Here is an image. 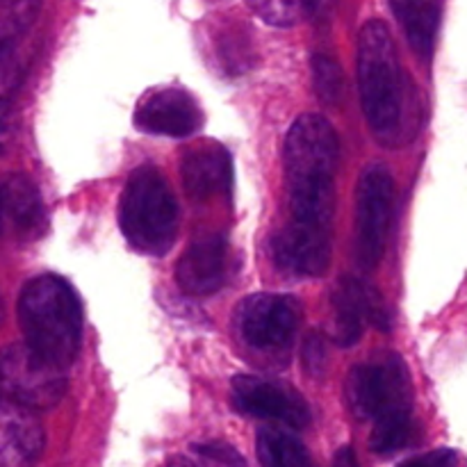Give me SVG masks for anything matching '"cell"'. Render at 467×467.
Returning <instances> with one entry per match:
<instances>
[{"label":"cell","instance_id":"20","mask_svg":"<svg viewBox=\"0 0 467 467\" xmlns=\"http://www.w3.org/2000/svg\"><path fill=\"white\" fill-rule=\"evenodd\" d=\"M313 82L319 99L327 103H336L342 94V68L336 59L328 55H315L313 57Z\"/></svg>","mask_w":467,"mask_h":467},{"label":"cell","instance_id":"7","mask_svg":"<svg viewBox=\"0 0 467 467\" xmlns=\"http://www.w3.org/2000/svg\"><path fill=\"white\" fill-rule=\"evenodd\" d=\"M3 386L7 400L32 410H48L67 392L64 368L50 363L32 347L9 345L3 356Z\"/></svg>","mask_w":467,"mask_h":467},{"label":"cell","instance_id":"2","mask_svg":"<svg viewBox=\"0 0 467 467\" xmlns=\"http://www.w3.org/2000/svg\"><path fill=\"white\" fill-rule=\"evenodd\" d=\"M285 176L296 222L328 226L336 203V178L340 141L322 114H304L285 140Z\"/></svg>","mask_w":467,"mask_h":467},{"label":"cell","instance_id":"4","mask_svg":"<svg viewBox=\"0 0 467 467\" xmlns=\"http://www.w3.org/2000/svg\"><path fill=\"white\" fill-rule=\"evenodd\" d=\"M178 203L171 187L155 167H140L123 187L119 226L135 251L164 255L178 235Z\"/></svg>","mask_w":467,"mask_h":467},{"label":"cell","instance_id":"17","mask_svg":"<svg viewBox=\"0 0 467 467\" xmlns=\"http://www.w3.org/2000/svg\"><path fill=\"white\" fill-rule=\"evenodd\" d=\"M397 21L404 26L406 39L420 57L429 59L436 44V30L441 26L438 0H390Z\"/></svg>","mask_w":467,"mask_h":467},{"label":"cell","instance_id":"6","mask_svg":"<svg viewBox=\"0 0 467 467\" xmlns=\"http://www.w3.org/2000/svg\"><path fill=\"white\" fill-rule=\"evenodd\" d=\"M392 176L383 164L365 169L356 192V260L358 267L368 272L383 258L392 217Z\"/></svg>","mask_w":467,"mask_h":467},{"label":"cell","instance_id":"10","mask_svg":"<svg viewBox=\"0 0 467 467\" xmlns=\"http://www.w3.org/2000/svg\"><path fill=\"white\" fill-rule=\"evenodd\" d=\"M328 226L296 222L283 228L272 240V255L276 265L296 276H322L331 260Z\"/></svg>","mask_w":467,"mask_h":467},{"label":"cell","instance_id":"16","mask_svg":"<svg viewBox=\"0 0 467 467\" xmlns=\"http://www.w3.org/2000/svg\"><path fill=\"white\" fill-rule=\"evenodd\" d=\"M185 190L194 199H205L217 192H228L233 182L231 158L223 149H208L192 153L181 167Z\"/></svg>","mask_w":467,"mask_h":467},{"label":"cell","instance_id":"22","mask_svg":"<svg viewBox=\"0 0 467 467\" xmlns=\"http://www.w3.org/2000/svg\"><path fill=\"white\" fill-rule=\"evenodd\" d=\"M194 451L203 459L213 461V463H226V465H237V463H244L240 454H237L233 447L228 445H219V442H210V445H196Z\"/></svg>","mask_w":467,"mask_h":467},{"label":"cell","instance_id":"15","mask_svg":"<svg viewBox=\"0 0 467 467\" xmlns=\"http://www.w3.org/2000/svg\"><path fill=\"white\" fill-rule=\"evenodd\" d=\"M5 213L14 231L26 240L41 237L48 228V214L39 190L23 173H9L5 178Z\"/></svg>","mask_w":467,"mask_h":467},{"label":"cell","instance_id":"23","mask_svg":"<svg viewBox=\"0 0 467 467\" xmlns=\"http://www.w3.org/2000/svg\"><path fill=\"white\" fill-rule=\"evenodd\" d=\"M304 363L313 374H319L324 368V345L317 336L308 337L304 349Z\"/></svg>","mask_w":467,"mask_h":467},{"label":"cell","instance_id":"25","mask_svg":"<svg viewBox=\"0 0 467 467\" xmlns=\"http://www.w3.org/2000/svg\"><path fill=\"white\" fill-rule=\"evenodd\" d=\"M333 0H301V7L308 14H324L331 7Z\"/></svg>","mask_w":467,"mask_h":467},{"label":"cell","instance_id":"18","mask_svg":"<svg viewBox=\"0 0 467 467\" xmlns=\"http://www.w3.org/2000/svg\"><path fill=\"white\" fill-rule=\"evenodd\" d=\"M258 459L263 465H308L310 456L304 442L290 431L281 429H263L258 433Z\"/></svg>","mask_w":467,"mask_h":467},{"label":"cell","instance_id":"9","mask_svg":"<svg viewBox=\"0 0 467 467\" xmlns=\"http://www.w3.org/2000/svg\"><path fill=\"white\" fill-rule=\"evenodd\" d=\"M233 401L235 409L249 418L269 420L295 431L310 422V410L299 392L263 377L242 374L233 379Z\"/></svg>","mask_w":467,"mask_h":467},{"label":"cell","instance_id":"21","mask_svg":"<svg viewBox=\"0 0 467 467\" xmlns=\"http://www.w3.org/2000/svg\"><path fill=\"white\" fill-rule=\"evenodd\" d=\"M249 3L265 21L274 23V26L295 23L296 12L301 7V0H249Z\"/></svg>","mask_w":467,"mask_h":467},{"label":"cell","instance_id":"3","mask_svg":"<svg viewBox=\"0 0 467 467\" xmlns=\"http://www.w3.org/2000/svg\"><path fill=\"white\" fill-rule=\"evenodd\" d=\"M23 342L59 368H71L80 354L82 308L64 278L44 274L23 285L16 304Z\"/></svg>","mask_w":467,"mask_h":467},{"label":"cell","instance_id":"12","mask_svg":"<svg viewBox=\"0 0 467 467\" xmlns=\"http://www.w3.org/2000/svg\"><path fill=\"white\" fill-rule=\"evenodd\" d=\"M226 269L228 242L219 233H213L192 242L178 263L176 281L185 295L208 296L223 285Z\"/></svg>","mask_w":467,"mask_h":467},{"label":"cell","instance_id":"1","mask_svg":"<svg viewBox=\"0 0 467 467\" xmlns=\"http://www.w3.org/2000/svg\"><path fill=\"white\" fill-rule=\"evenodd\" d=\"M358 87L365 119L386 146L409 141L410 80L397 57L395 41L383 21H369L358 39Z\"/></svg>","mask_w":467,"mask_h":467},{"label":"cell","instance_id":"13","mask_svg":"<svg viewBox=\"0 0 467 467\" xmlns=\"http://www.w3.org/2000/svg\"><path fill=\"white\" fill-rule=\"evenodd\" d=\"M336 337L342 347L358 342L365 322H374L379 328H390L386 306L377 292L360 278H342L336 292Z\"/></svg>","mask_w":467,"mask_h":467},{"label":"cell","instance_id":"19","mask_svg":"<svg viewBox=\"0 0 467 467\" xmlns=\"http://www.w3.org/2000/svg\"><path fill=\"white\" fill-rule=\"evenodd\" d=\"M415 436V427L410 415H392V418L374 422L372 438H369V450L374 454H392L397 450H404Z\"/></svg>","mask_w":467,"mask_h":467},{"label":"cell","instance_id":"24","mask_svg":"<svg viewBox=\"0 0 467 467\" xmlns=\"http://www.w3.org/2000/svg\"><path fill=\"white\" fill-rule=\"evenodd\" d=\"M409 463L413 465H451L456 463V454L450 450H442V451H433V454H424L418 456V459H410Z\"/></svg>","mask_w":467,"mask_h":467},{"label":"cell","instance_id":"11","mask_svg":"<svg viewBox=\"0 0 467 467\" xmlns=\"http://www.w3.org/2000/svg\"><path fill=\"white\" fill-rule=\"evenodd\" d=\"M135 123L140 130L150 132V135L182 140V137L194 135L203 126V114L187 91L171 87V89H160L146 96L137 108Z\"/></svg>","mask_w":467,"mask_h":467},{"label":"cell","instance_id":"5","mask_svg":"<svg viewBox=\"0 0 467 467\" xmlns=\"http://www.w3.org/2000/svg\"><path fill=\"white\" fill-rule=\"evenodd\" d=\"M345 395L351 413L358 420L372 422L392 415H410L413 404L409 369L395 354L351 369Z\"/></svg>","mask_w":467,"mask_h":467},{"label":"cell","instance_id":"8","mask_svg":"<svg viewBox=\"0 0 467 467\" xmlns=\"http://www.w3.org/2000/svg\"><path fill=\"white\" fill-rule=\"evenodd\" d=\"M244 342L260 351L287 349L301 322L299 301L287 295H251L235 315Z\"/></svg>","mask_w":467,"mask_h":467},{"label":"cell","instance_id":"14","mask_svg":"<svg viewBox=\"0 0 467 467\" xmlns=\"http://www.w3.org/2000/svg\"><path fill=\"white\" fill-rule=\"evenodd\" d=\"M3 463H32L44 450V431L36 422L35 410L5 397L3 404Z\"/></svg>","mask_w":467,"mask_h":467},{"label":"cell","instance_id":"26","mask_svg":"<svg viewBox=\"0 0 467 467\" xmlns=\"http://www.w3.org/2000/svg\"><path fill=\"white\" fill-rule=\"evenodd\" d=\"M345 461H349V463H356L354 456H351V450H345L340 456H336V463H345Z\"/></svg>","mask_w":467,"mask_h":467}]
</instances>
